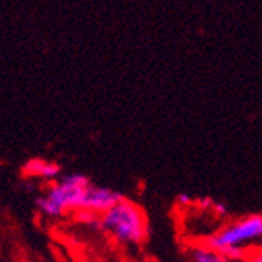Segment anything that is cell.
Masks as SVG:
<instances>
[{"label":"cell","instance_id":"cell-10","mask_svg":"<svg viewBox=\"0 0 262 262\" xmlns=\"http://www.w3.org/2000/svg\"><path fill=\"white\" fill-rule=\"evenodd\" d=\"M213 201L215 200H212L210 196H200V198H195V207L200 209V210H210L212 206H213Z\"/></svg>","mask_w":262,"mask_h":262},{"label":"cell","instance_id":"cell-2","mask_svg":"<svg viewBox=\"0 0 262 262\" xmlns=\"http://www.w3.org/2000/svg\"><path fill=\"white\" fill-rule=\"evenodd\" d=\"M91 184L82 173H68L55 181L44 195L36 196L35 204L44 215L51 219L63 217L68 212H80L85 190Z\"/></svg>","mask_w":262,"mask_h":262},{"label":"cell","instance_id":"cell-9","mask_svg":"<svg viewBox=\"0 0 262 262\" xmlns=\"http://www.w3.org/2000/svg\"><path fill=\"white\" fill-rule=\"evenodd\" d=\"M174 201H176V204L181 206V207H188V206H193V204H195V198H193L192 195H190V193H187V192L178 193V195L174 196Z\"/></svg>","mask_w":262,"mask_h":262},{"label":"cell","instance_id":"cell-1","mask_svg":"<svg viewBox=\"0 0 262 262\" xmlns=\"http://www.w3.org/2000/svg\"><path fill=\"white\" fill-rule=\"evenodd\" d=\"M99 231L124 247L143 245L149 237V222L137 203L124 200L99 217Z\"/></svg>","mask_w":262,"mask_h":262},{"label":"cell","instance_id":"cell-5","mask_svg":"<svg viewBox=\"0 0 262 262\" xmlns=\"http://www.w3.org/2000/svg\"><path fill=\"white\" fill-rule=\"evenodd\" d=\"M24 174L42 181H58L61 178V166L52 160L32 159L24 165Z\"/></svg>","mask_w":262,"mask_h":262},{"label":"cell","instance_id":"cell-3","mask_svg":"<svg viewBox=\"0 0 262 262\" xmlns=\"http://www.w3.org/2000/svg\"><path fill=\"white\" fill-rule=\"evenodd\" d=\"M262 241V215L248 213L225 223L220 229L201 241L207 247L225 253L228 250H248Z\"/></svg>","mask_w":262,"mask_h":262},{"label":"cell","instance_id":"cell-4","mask_svg":"<svg viewBox=\"0 0 262 262\" xmlns=\"http://www.w3.org/2000/svg\"><path fill=\"white\" fill-rule=\"evenodd\" d=\"M124 200L126 196L121 192H118V190L91 182L85 190L82 210L96 213V215H102V213H105L107 210H110L112 207H115Z\"/></svg>","mask_w":262,"mask_h":262},{"label":"cell","instance_id":"cell-8","mask_svg":"<svg viewBox=\"0 0 262 262\" xmlns=\"http://www.w3.org/2000/svg\"><path fill=\"white\" fill-rule=\"evenodd\" d=\"M244 262H262V247L256 245V247L248 248Z\"/></svg>","mask_w":262,"mask_h":262},{"label":"cell","instance_id":"cell-6","mask_svg":"<svg viewBox=\"0 0 262 262\" xmlns=\"http://www.w3.org/2000/svg\"><path fill=\"white\" fill-rule=\"evenodd\" d=\"M185 256H187L188 262H235V260H231L226 256H223L220 251L207 247L203 242L190 245L185 250Z\"/></svg>","mask_w":262,"mask_h":262},{"label":"cell","instance_id":"cell-7","mask_svg":"<svg viewBox=\"0 0 262 262\" xmlns=\"http://www.w3.org/2000/svg\"><path fill=\"white\" fill-rule=\"evenodd\" d=\"M210 212L219 219H225L229 215V206L223 201H213V206L210 209Z\"/></svg>","mask_w":262,"mask_h":262}]
</instances>
